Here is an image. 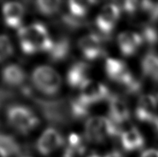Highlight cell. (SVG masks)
I'll list each match as a JSON object with an SVG mask.
<instances>
[{
	"label": "cell",
	"mask_w": 158,
	"mask_h": 157,
	"mask_svg": "<svg viewBox=\"0 0 158 157\" xmlns=\"http://www.w3.org/2000/svg\"><path fill=\"white\" fill-rule=\"evenodd\" d=\"M18 40L21 51L26 55L48 52L53 45L47 26L41 22H33L19 28Z\"/></svg>",
	"instance_id": "cell-1"
},
{
	"label": "cell",
	"mask_w": 158,
	"mask_h": 157,
	"mask_svg": "<svg viewBox=\"0 0 158 157\" xmlns=\"http://www.w3.org/2000/svg\"><path fill=\"white\" fill-rule=\"evenodd\" d=\"M104 70L107 78L124 88L129 94H137L141 85L131 73L127 64L118 58H107L104 64Z\"/></svg>",
	"instance_id": "cell-2"
},
{
	"label": "cell",
	"mask_w": 158,
	"mask_h": 157,
	"mask_svg": "<svg viewBox=\"0 0 158 157\" xmlns=\"http://www.w3.org/2000/svg\"><path fill=\"white\" fill-rule=\"evenodd\" d=\"M119 125L109 118L95 116L88 119L85 125V138L91 143H103L108 138L120 136Z\"/></svg>",
	"instance_id": "cell-3"
},
{
	"label": "cell",
	"mask_w": 158,
	"mask_h": 157,
	"mask_svg": "<svg viewBox=\"0 0 158 157\" xmlns=\"http://www.w3.org/2000/svg\"><path fill=\"white\" fill-rule=\"evenodd\" d=\"M6 119L11 128L22 134H30L39 124L35 112L22 104L10 105L6 110Z\"/></svg>",
	"instance_id": "cell-4"
},
{
	"label": "cell",
	"mask_w": 158,
	"mask_h": 157,
	"mask_svg": "<svg viewBox=\"0 0 158 157\" xmlns=\"http://www.w3.org/2000/svg\"><path fill=\"white\" fill-rule=\"evenodd\" d=\"M31 83L35 90L46 96H54L62 87V78L57 70L48 65H39L31 73Z\"/></svg>",
	"instance_id": "cell-5"
},
{
	"label": "cell",
	"mask_w": 158,
	"mask_h": 157,
	"mask_svg": "<svg viewBox=\"0 0 158 157\" xmlns=\"http://www.w3.org/2000/svg\"><path fill=\"white\" fill-rule=\"evenodd\" d=\"M121 14V10L115 3L104 5L95 19V24L98 31L104 36L110 35L116 27Z\"/></svg>",
	"instance_id": "cell-6"
},
{
	"label": "cell",
	"mask_w": 158,
	"mask_h": 157,
	"mask_svg": "<svg viewBox=\"0 0 158 157\" xmlns=\"http://www.w3.org/2000/svg\"><path fill=\"white\" fill-rule=\"evenodd\" d=\"M104 39L97 34H87L82 36L78 42L81 54L87 61H96L105 55Z\"/></svg>",
	"instance_id": "cell-7"
},
{
	"label": "cell",
	"mask_w": 158,
	"mask_h": 157,
	"mask_svg": "<svg viewBox=\"0 0 158 157\" xmlns=\"http://www.w3.org/2000/svg\"><path fill=\"white\" fill-rule=\"evenodd\" d=\"M112 94L109 89L99 81L88 80L81 89L79 95L80 99L89 106L100 103L104 101H108Z\"/></svg>",
	"instance_id": "cell-8"
},
{
	"label": "cell",
	"mask_w": 158,
	"mask_h": 157,
	"mask_svg": "<svg viewBox=\"0 0 158 157\" xmlns=\"http://www.w3.org/2000/svg\"><path fill=\"white\" fill-rule=\"evenodd\" d=\"M64 144V138L58 129L48 128L42 132L38 139L36 140L35 149L39 154L49 155L62 147Z\"/></svg>",
	"instance_id": "cell-9"
},
{
	"label": "cell",
	"mask_w": 158,
	"mask_h": 157,
	"mask_svg": "<svg viewBox=\"0 0 158 157\" xmlns=\"http://www.w3.org/2000/svg\"><path fill=\"white\" fill-rule=\"evenodd\" d=\"M158 101L153 95H143L139 97L135 108V117L139 122L151 125L158 116Z\"/></svg>",
	"instance_id": "cell-10"
},
{
	"label": "cell",
	"mask_w": 158,
	"mask_h": 157,
	"mask_svg": "<svg viewBox=\"0 0 158 157\" xmlns=\"http://www.w3.org/2000/svg\"><path fill=\"white\" fill-rule=\"evenodd\" d=\"M117 43L120 52L124 57H131L137 53L144 42L140 34L126 31L118 35Z\"/></svg>",
	"instance_id": "cell-11"
},
{
	"label": "cell",
	"mask_w": 158,
	"mask_h": 157,
	"mask_svg": "<svg viewBox=\"0 0 158 157\" xmlns=\"http://www.w3.org/2000/svg\"><path fill=\"white\" fill-rule=\"evenodd\" d=\"M90 66L85 62L78 61L71 65L66 74L67 83L71 88L80 89L90 80Z\"/></svg>",
	"instance_id": "cell-12"
},
{
	"label": "cell",
	"mask_w": 158,
	"mask_h": 157,
	"mask_svg": "<svg viewBox=\"0 0 158 157\" xmlns=\"http://www.w3.org/2000/svg\"><path fill=\"white\" fill-rule=\"evenodd\" d=\"M2 13L4 23L8 27L18 29L22 27L25 14V8L18 2H8L2 7Z\"/></svg>",
	"instance_id": "cell-13"
},
{
	"label": "cell",
	"mask_w": 158,
	"mask_h": 157,
	"mask_svg": "<svg viewBox=\"0 0 158 157\" xmlns=\"http://www.w3.org/2000/svg\"><path fill=\"white\" fill-rule=\"evenodd\" d=\"M109 118L118 125L128 122L130 118V111L127 103L121 97L112 95L108 99Z\"/></svg>",
	"instance_id": "cell-14"
},
{
	"label": "cell",
	"mask_w": 158,
	"mask_h": 157,
	"mask_svg": "<svg viewBox=\"0 0 158 157\" xmlns=\"http://www.w3.org/2000/svg\"><path fill=\"white\" fill-rule=\"evenodd\" d=\"M3 82L10 87L21 86L25 83L26 74L23 68L16 64H10L4 66L1 72Z\"/></svg>",
	"instance_id": "cell-15"
},
{
	"label": "cell",
	"mask_w": 158,
	"mask_h": 157,
	"mask_svg": "<svg viewBox=\"0 0 158 157\" xmlns=\"http://www.w3.org/2000/svg\"><path fill=\"white\" fill-rule=\"evenodd\" d=\"M120 141L124 151L129 152L139 151L145 145L144 136L135 128L122 132L120 134Z\"/></svg>",
	"instance_id": "cell-16"
},
{
	"label": "cell",
	"mask_w": 158,
	"mask_h": 157,
	"mask_svg": "<svg viewBox=\"0 0 158 157\" xmlns=\"http://www.w3.org/2000/svg\"><path fill=\"white\" fill-rule=\"evenodd\" d=\"M141 70L149 80L158 82V53L150 51L145 53L141 60Z\"/></svg>",
	"instance_id": "cell-17"
},
{
	"label": "cell",
	"mask_w": 158,
	"mask_h": 157,
	"mask_svg": "<svg viewBox=\"0 0 158 157\" xmlns=\"http://www.w3.org/2000/svg\"><path fill=\"white\" fill-rule=\"evenodd\" d=\"M70 41L66 36H62L57 41H53L51 50L48 52L49 58L53 62H62L68 58L70 53Z\"/></svg>",
	"instance_id": "cell-18"
},
{
	"label": "cell",
	"mask_w": 158,
	"mask_h": 157,
	"mask_svg": "<svg viewBox=\"0 0 158 157\" xmlns=\"http://www.w3.org/2000/svg\"><path fill=\"white\" fill-rule=\"evenodd\" d=\"M97 3V2L92 1H69L68 3L69 14L75 19H81L85 18L88 14L90 5Z\"/></svg>",
	"instance_id": "cell-19"
},
{
	"label": "cell",
	"mask_w": 158,
	"mask_h": 157,
	"mask_svg": "<svg viewBox=\"0 0 158 157\" xmlns=\"http://www.w3.org/2000/svg\"><path fill=\"white\" fill-rule=\"evenodd\" d=\"M19 151V144L12 136L0 134V152L4 156H12L18 154Z\"/></svg>",
	"instance_id": "cell-20"
},
{
	"label": "cell",
	"mask_w": 158,
	"mask_h": 157,
	"mask_svg": "<svg viewBox=\"0 0 158 157\" xmlns=\"http://www.w3.org/2000/svg\"><path fill=\"white\" fill-rule=\"evenodd\" d=\"M66 150L74 157L75 155H83L85 153L84 138L75 133L70 134L68 138V146Z\"/></svg>",
	"instance_id": "cell-21"
},
{
	"label": "cell",
	"mask_w": 158,
	"mask_h": 157,
	"mask_svg": "<svg viewBox=\"0 0 158 157\" xmlns=\"http://www.w3.org/2000/svg\"><path fill=\"white\" fill-rule=\"evenodd\" d=\"M69 105L71 116L73 119L80 120L85 118L89 114L90 106L86 105L84 101H82L79 96L69 100Z\"/></svg>",
	"instance_id": "cell-22"
},
{
	"label": "cell",
	"mask_w": 158,
	"mask_h": 157,
	"mask_svg": "<svg viewBox=\"0 0 158 157\" xmlns=\"http://www.w3.org/2000/svg\"><path fill=\"white\" fill-rule=\"evenodd\" d=\"M62 2L52 0H39L35 2V8L42 15L52 16L57 14L61 8Z\"/></svg>",
	"instance_id": "cell-23"
},
{
	"label": "cell",
	"mask_w": 158,
	"mask_h": 157,
	"mask_svg": "<svg viewBox=\"0 0 158 157\" xmlns=\"http://www.w3.org/2000/svg\"><path fill=\"white\" fill-rule=\"evenodd\" d=\"M143 42L150 46H155L158 43V30L152 25L142 26L140 33Z\"/></svg>",
	"instance_id": "cell-24"
},
{
	"label": "cell",
	"mask_w": 158,
	"mask_h": 157,
	"mask_svg": "<svg viewBox=\"0 0 158 157\" xmlns=\"http://www.w3.org/2000/svg\"><path fill=\"white\" fill-rule=\"evenodd\" d=\"M14 52V47L10 37L6 35H0V62L6 60Z\"/></svg>",
	"instance_id": "cell-25"
},
{
	"label": "cell",
	"mask_w": 158,
	"mask_h": 157,
	"mask_svg": "<svg viewBox=\"0 0 158 157\" xmlns=\"http://www.w3.org/2000/svg\"><path fill=\"white\" fill-rule=\"evenodd\" d=\"M141 10L149 16L152 21L158 20V2L143 1L141 2Z\"/></svg>",
	"instance_id": "cell-26"
},
{
	"label": "cell",
	"mask_w": 158,
	"mask_h": 157,
	"mask_svg": "<svg viewBox=\"0 0 158 157\" xmlns=\"http://www.w3.org/2000/svg\"><path fill=\"white\" fill-rule=\"evenodd\" d=\"M123 11L129 15L135 14L139 10H141V2L138 1H126L123 3Z\"/></svg>",
	"instance_id": "cell-27"
},
{
	"label": "cell",
	"mask_w": 158,
	"mask_h": 157,
	"mask_svg": "<svg viewBox=\"0 0 158 157\" xmlns=\"http://www.w3.org/2000/svg\"><path fill=\"white\" fill-rule=\"evenodd\" d=\"M140 157H158V150L156 149L146 150L142 153Z\"/></svg>",
	"instance_id": "cell-28"
},
{
	"label": "cell",
	"mask_w": 158,
	"mask_h": 157,
	"mask_svg": "<svg viewBox=\"0 0 158 157\" xmlns=\"http://www.w3.org/2000/svg\"><path fill=\"white\" fill-rule=\"evenodd\" d=\"M104 157H124V156L120 153L119 151H112V152L107 153V154H106Z\"/></svg>",
	"instance_id": "cell-29"
},
{
	"label": "cell",
	"mask_w": 158,
	"mask_h": 157,
	"mask_svg": "<svg viewBox=\"0 0 158 157\" xmlns=\"http://www.w3.org/2000/svg\"><path fill=\"white\" fill-rule=\"evenodd\" d=\"M85 157H100V155L96 153V152H90L89 154H87Z\"/></svg>",
	"instance_id": "cell-30"
},
{
	"label": "cell",
	"mask_w": 158,
	"mask_h": 157,
	"mask_svg": "<svg viewBox=\"0 0 158 157\" xmlns=\"http://www.w3.org/2000/svg\"><path fill=\"white\" fill-rule=\"evenodd\" d=\"M0 157H6V156H4V155H3L2 154L1 152H0Z\"/></svg>",
	"instance_id": "cell-31"
}]
</instances>
